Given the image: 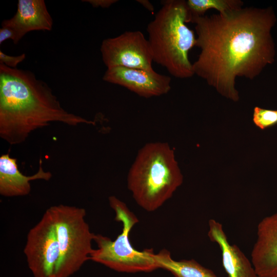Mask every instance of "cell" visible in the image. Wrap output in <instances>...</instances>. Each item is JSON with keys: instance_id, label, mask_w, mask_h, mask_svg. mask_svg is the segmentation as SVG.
<instances>
[{"instance_id": "2", "label": "cell", "mask_w": 277, "mask_h": 277, "mask_svg": "<svg viewBox=\"0 0 277 277\" xmlns=\"http://www.w3.org/2000/svg\"><path fill=\"white\" fill-rule=\"evenodd\" d=\"M56 122L95 125L63 108L50 87L31 71L0 64L1 137L19 144L33 131Z\"/></svg>"}, {"instance_id": "9", "label": "cell", "mask_w": 277, "mask_h": 277, "mask_svg": "<svg viewBox=\"0 0 277 277\" xmlns=\"http://www.w3.org/2000/svg\"><path fill=\"white\" fill-rule=\"evenodd\" d=\"M103 80L124 87L145 98L160 96L171 89V77L154 70L115 67L107 69Z\"/></svg>"}, {"instance_id": "7", "label": "cell", "mask_w": 277, "mask_h": 277, "mask_svg": "<svg viewBox=\"0 0 277 277\" xmlns=\"http://www.w3.org/2000/svg\"><path fill=\"white\" fill-rule=\"evenodd\" d=\"M24 253L34 277H55L60 252L55 226L49 208L29 231Z\"/></svg>"}, {"instance_id": "12", "label": "cell", "mask_w": 277, "mask_h": 277, "mask_svg": "<svg viewBox=\"0 0 277 277\" xmlns=\"http://www.w3.org/2000/svg\"><path fill=\"white\" fill-rule=\"evenodd\" d=\"M208 236L219 245L223 266L229 277H259L249 260L239 247L228 242L223 225L214 219L208 222Z\"/></svg>"}, {"instance_id": "14", "label": "cell", "mask_w": 277, "mask_h": 277, "mask_svg": "<svg viewBox=\"0 0 277 277\" xmlns=\"http://www.w3.org/2000/svg\"><path fill=\"white\" fill-rule=\"evenodd\" d=\"M159 268L171 272L174 277H217L213 271L201 265L193 259L173 260L166 249L155 254Z\"/></svg>"}, {"instance_id": "10", "label": "cell", "mask_w": 277, "mask_h": 277, "mask_svg": "<svg viewBox=\"0 0 277 277\" xmlns=\"http://www.w3.org/2000/svg\"><path fill=\"white\" fill-rule=\"evenodd\" d=\"M251 257L259 277H277V212L259 223Z\"/></svg>"}, {"instance_id": "6", "label": "cell", "mask_w": 277, "mask_h": 277, "mask_svg": "<svg viewBox=\"0 0 277 277\" xmlns=\"http://www.w3.org/2000/svg\"><path fill=\"white\" fill-rule=\"evenodd\" d=\"M49 209L54 222L60 252L55 277H69L90 260L95 234L86 222L84 208L60 204Z\"/></svg>"}, {"instance_id": "16", "label": "cell", "mask_w": 277, "mask_h": 277, "mask_svg": "<svg viewBox=\"0 0 277 277\" xmlns=\"http://www.w3.org/2000/svg\"><path fill=\"white\" fill-rule=\"evenodd\" d=\"M253 122L262 130L272 127L277 123V110L255 107L253 109Z\"/></svg>"}, {"instance_id": "19", "label": "cell", "mask_w": 277, "mask_h": 277, "mask_svg": "<svg viewBox=\"0 0 277 277\" xmlns=\"http://www.w3.org/2000/svg\"><path fill=\"white\" fill-rule=\"evenodd\" d=\"M83 2H87L95 8H108L112 5L117 3V0H84Z\"/></svg>"}, {"instance_id": "11", "label": "cell", "mask_w": 277, "mask_h": 277, "mask_svg": "<svg viewBox=\"0 0 277 277\" xmlns=\"http://www.w3.org/2000/svg\"><path fill=\"white\" fill-rule=\"evenodd\" d=\"M1 25L14 31L13 42L17 44L30 31H51L53 20L44 0H18L16 13L11 18L4 19Z\"/></svg>"}, {"instance_id": "15", "label": "cell", "mask_w": 277, "mask_h": 277, "mask_svg": "<svg viewBox=\"0 0 277 277\" xmlns=\"http://www.w3.org/2000/svg\"><path fill=\"white\" fill-rule=\"evenodd\" d=\"M186 2L189 23L192 17L203 16L210 9L226 14L242 8L244 5L240 0H187Z\"/></svg>"}, {"instance_id": "18", "label": "cell", "mask_w": 277, "mask_h": 277, "mask_svg": "<svg viewBox=\"0 0 277 277\" xmlns=\"http://www.w3.org/2000/svg\"><path fill=\"white\" fill-rule=\"evenodd\" d=\"M11 39L13 42L15 39L14 31L9 27L2 26L0 29V44L5 41Z\"/></svg>"}, {"instance_id": "4", "label": "cell", "mask_w": 277, "mask_h": 277, "mask_svg": "<svg viewBox=\"0 0 277 277\" xmlns=\"http://www.w3.org/2000/svg\"><path fill=\"white\" fill-rule=\"evenodd\" d=\"M183 181L173 149L160 142L147 143L139 150L127 176L133 197L148 211L162 206Z\"/></svg>"}, {"instance_id": "3", "label": "cell", "mask_w": 277, "mask_h": 277, "mask_svg": "<svg viewBox=\"0 0 277 277\" xmlns=\"http://www.w3.org/2000/svg\"><path fill=\"white\" fill-rule=\"evenodd\" d=\"M187 23L186 1L166 0L147 27L153 62L173 77L182 79L194 75L188 55L195 46L196 37Z\"/></svg>"}, {"instance_id": "17", "label": "cell", "mask_w": 277, "mask_h": 277, "mask_svg": "<svg viewBox=\"0 0 277 277\" xmlns=\"http://www.w3.org/2000/svg\"><path fill=\"white\" fill-rule=\"evenodd\" d=\"M26 58V54L23 53L17 56H12L5 54L0 50V64H3L12 68H16L18 64Z\"/></svg>"}, {"instance_id": "8", "label": "cell", "mask_w": 277, "mask_h": 277, "mask_svg": "<svg viewBox=\"0 0 277 277\" xmlns=\"http://www.w3.org/2000/svg\"><path fill=\"white\" fill-rule=\"evenodd\" d=\"M100 51L107 68L122 67L153 70L150 45L140 31H127L116 37L104 39Z\"/></svg>"}, {"instance_id": "5", "label": "cell", "mask_w": 277, "mask_h": 277, "mask_svg": "<svg viewBox=\"0 0 277 277\" xmlns=\"http://www.w3.org/2000/svg\"><path fill=\"white\" fill-rule=\"evenodd\" d=\"M109 203L115 213V220L122 223V232L114 241L95 234L97 248L93 249L90 260L118 272H150L159 268L152 249L138 251L131 244L130 231L138 222L135 214L115 196L109 197Z\"/></svg>"}, {"instance_id": "20", "label": "cell", "mask_w": 277, "mask_h": 277, "mask_svg": "<svg viewBox=\"0 0 277 277\" xmlns=\"http://www.w3.org/2000/svg\"><path fill=\"white\" fill-rule=\"evenodd\" d=\"M137 2L142 5L145 9L148 10L149 11L153 13L154 12V7L153 5L147 0H138Z\"/></svg>"}, {"instance_id": "13", "label": "cell", "mask_w": 277, "mask_h": 277, "mask_svg": "<svg viewBox=\"0 0 277 277\" xmlns=\"http://www.w3.org/2000/svg\"><path fill=\"white\" fill-rule=\"evenodd\" d=\"M42 160L37 172L31 176L22 174L18 169L16 159L4 154L0 157V194L6 197L24 196L31 191L30 182L36 180L49 181L52 177L49 171L42 167Z\"/></svg>"}, {"instance_id": "1", "label": "cell", "mask_w": 277, "mask_h": 277, "mask_svg": "<svg viewBox=\"0 0 277 277\" xmlns=\"http://www.w3.org/2000/svg\"><path fill=\"white\" fill-rule=\"evenodd\" d=\"M195 46L200 49L192 64L194 74L223 96L239 101L238 77L253 80L275 60L271 31L276 16L271 6L245 7L226 13L196 16Z\"/></svg>"}]
</instances>
